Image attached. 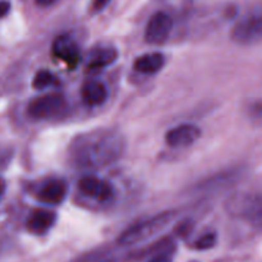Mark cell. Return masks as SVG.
Wrapping results in <instances>:
<instances>
[{
	"instance_id": "obj_2",
	"label": "cell",
	"mask_w": 262,
	"mask_h": 262,
	"mask_svg": "<svg viewBox=\"0 0 262 262\" xmlns=\"http://www.w3.org/2000/svg\"><path fill=\"white\" fill-rule=\"evenodd\" d=\"M174 217H176L174 211H164L142 222L136 223L122 232V234L118 237V243L120 246H135L146 242L163 232L173 222Z\"/></svg>"
},
{
	"instance_id": "obj_11",
	"label": "cell",
	"mask_w": 262,
	"mask_h": 262,
	"mask_svg": "<svg viewBox=\"0 0 262 262\" xmlns=\"http://www.w3.org/2000/svg\"><path fill=\"white\" fill-rule=\"evenodd\" d=\"M68 193V186L61 179H51L45 182L38 188L37 197L40 201L48 205H59L66 200Z\"/></svg>"
},
{
	"instance_id": "obj_16",
	"label": "cell",
	"mask_w": 262,
	"mask_h": 262,
	"mask_svg": "<svg viewBox=\"0 0 262 262\" xmlns=\"http://www.w3.org/2000/svg\"><path fill=\"white\" fill-rule=\"evenodd\" d=\"M56 82V78L54 77V74L51 72L45 71H38L37 73L35 74L32 79V86L35 87L36 90H45L49 89V87L54 86Z\"/></svg>"
},
{
	"instance_id": "obj_3",
	"label": "cell",
	"mask_w": 262,
	"mask_h": 262,
	"mask_svg": "<svg viewBox=\"0 0 262 262\" xmlns=\"http://www.w3.org/2000/svg\"><path fill=\"white\" fill-rule=\"evenodd\" d=\"M230 38L238 45L251 46L262 41V3L248 8L234 23Z\"/></svg>"
},
{
	"instance_id": "obj_10",
	"label": "cell",
	"mask_w": 262,
	"mask_h": 262,
	"mask_svg": "<svg viewBox=\"0 0 262 262\" xmlns=\"http://www.w3.org/2000/svg\"><path fill=\"white\" fill-rule=\"evenodd\" d=\"M241 170L238 169H230V170H224L223 173L214 174V176L209 177L205 181L200 182L196 186L194 191L199 193H207V192L215 191V189L227 188V187L232 186L235 182L239 179Z\"/></svg>"
},
{
	"instance_id": "obj_5",
	"label": "cell",
	"mask_w": 262,
	"mask_h": 262,
	"mask_svg": "<svg viewBox=\"0 0 262 262\" xmlns=\"http://www.w3.org/2000/svg\"><path fill=\"white\" fill-rule=\"evenodd\" d=\"M67 110L68 104L60 94H46L35 97L27 106L28 115L36 120L56 119L63 117Z\"/></svg>"
},
{
	"instance_id": "obj_21",
	"label": "cell",
	"mask_w": 262,
	"mask_h": 262,
	"mask_svg": "<svg viewBox=\"0 0 262 262\" xmlns=\"http://www.w3.org/2000/svg\"><path fill=\"white\" fill-rule=\"evenodd\" d=\"M56 2L58 0H36L37 5H40V7H50V5L55 4Z\"/></svg>"
},
{
	"instance_id": "obj_9",
	"label": "cell",
	"mask_w": 262,
	"mask_h": 262,
	"mask_svg": "<svg viewBox=\"0 0 262 262\" xmlns=\"http://www.w3.org/2000/svg\"><path fill=\"white\" fill-rule=\"evenodd\" d=\"M56 214L51 210L37 209L33 210L27 217L26 222V228L30 233L36 235H43L55 225Z\"/></svg>"
},
{
	"instance_id": "obj_6",
	"label": "cell",
	"mask_w": 262,
	"mask_h": 262,
	"mask_svg": "<svg viewBox=\"0 0 262 262\" xmlns=\"http://www.w3.org/2000/svg\"><path fill=\"white\" fill-rule=\"evenodd\" d=\"M173 30V19L165 12H156L151 15L145 28V41L150 45H163L168 41Z\"/></svg>"
},
{
	"instance_id": "obj_17",
	"label": "cell",
	"mask_w": 262,
	"mask_h": 262,
	"mask_svg": "<svg viewBox=\"0 0 262 262\" xmlns=\"http://www.w3.org/2000/svg\"><path fill=\"white\" fill-rule=\"evenodd\" d=\"M216 242H217L216 233L209 232V233H205V234H202L201 237L197 238V239L193 242V245H192V247H193L196 251H207V250H211L212 247H215Z\"/></svg>"
},
{
	"instance_id": "obj_15",
	"label": "cell",
	"mask_w": 262,
	"mask_h": 262,
	"mask_svg": "<svg viewBox=\"0 0 262 262\" xmlns=\"http://www.w3.org/2000/svg\"><path fill=\"white\" fill-rule=\"evenodd\" d=\"M165 55L159 51L146 53L136 58L133 68L141 74H155L160 72L165 66Z\"/></svg>"
},
{
	"instance_id": "obj_8",
	"label": "cell",
	"mask_w": 262,
	"mask_h": 262,
	"mask_svg": "<svg viewBox=\"0 0 262 262\" xmlns=\"http://www.w3.org/2000/svg\"><path fill=\"white\" fill-rule=\"evenodd\" d=\"M77 187L83 196L96 201H107L113 197L112 184L96 176L82 177Z\"/></svg>"
},
{
	"instance_id": "obj_18",
	"label": "cell",
	"mask_w": 262,
	"mask_h": 262,
	"mask_svg": "<svg viewBox=\"0 0 262 262\" xmlns=\"http://www.w3.org/2000/svg\"><path fill=\"white\" fill-rule=\"evenodd\" d=\"M110 2H112V0H92L91 5H90V10H91L92 13L101 12V10H104L105 8H106V5L109 4Z\"/></svg>"
},
{
	"instance_id": "obj_13",
	"label": "cell",
	"mask_w": 262,
	"mask_h": 262,
	"mask_svg": "<svg viewBox=\"0 0 262 262\" xmlns=\"http://www.w3.org/2000/svg\"><path fill=\"white\" fill-rule=\"evenodd\" d=\"M118 59V50L114 46L100 45L90 51L87 56V67L91 69H102L114 64Z\"/></svg>"
},
{
	"instance_id": "obj_14",
	"label": "cell",
	"mask_w": 262,
	"mask_h": 262,
	"mask_svg": "<svg viewBox=\"0 0 262 262\" xmlns=\"http://www.w3.org/2000/svg\"><path fill=\"white\" fill-rule=\"evenodd\" d=\"M81 96L87 106H100L107 100V89L102 82L90 79L84 82L82 86Z\"/></svg>"
},
{
	"instance_id": "obj_1",
	"label": "cell",
	"mask_w": 262,
	"mask_h": 262,
	"mask_svg": "<svg viewBox=\"0 0 262 262\" xmlns=\"http://www.w3.org/2000/svg\"><path fill=\"white\" fill-rule=\"evenodd\" d=\"M127 148L124 136L112 128H100L76 136L69 143L68 160L79 170H99L118 163Z\"/></svg>"
},
{
	"instance_id": "obj_7",
	"label": "cell",
	"mask_w": 262,
	"mask_h": 262,
	"mask_svg": "<svg viewBox=\"0 0 262 262\" xmlns=\"http://www.w3.org/2000/svg\"><path fill=\"white\" fill-rule=\"evenodd\" d=\"M202 130L192 123H183L170 128L165 135L166 145L173 148H184L192 146L201 138Z\"/></svg>"
},
{
	"instance_id": "obj_12",
	"label": "cell",
	"mask_w": 262,
	"mask_h": 262,
	"mask_svg": "<svg viewBox=\"0 0 262 262\" xmlns=\"http://www.w3.org/2000/svg\"><path fill=\"white\" fill-rule=\"evenodd\" d=\"M53 53L69 67H74L79 61L78 46L68 36H60L54 41Z\"/></svg>"
},
{
	"instance_id": "obj_4",
	"label": "cell",
	"mask_w": 262,
	"mask_h": 262,
	"mask_svg": "<svg viewBox=\"0 0 262 262\" xmlns=\"http://www.w3.org/2000/svg\"><path fill=\"white\" fill-rule=\"evenodd\" d=\"M228 210L253 227L262 229V192L234 196L228 201Z\"/></svg>"
},
{
	"instance_id": "obj_22",
	"label": "cell",
	"mask_w": 262,
	"mask_h": 262,
	"mask_svg": "<svg viewBox=\"0 0 262 262\" xmlns=\"http://www.w3.org/2000/svg\"><path fill=\"white\" fill-rule=\"evenodd\" d=\"M4 192H5V182L0 178V200H2Z\"/></svg>"
},
{
	"instance_id": "obj_23",
	"label": "cell",
	"mask_w": 262,
	"mask_h": 262,
	"mask_svg": "<svg viewBox=\"0 0 262 262\" xmlns=\"http://www.w3.org/2000/svg\"><path fill=\"white\" fill-rule=\"evenodd\" d=\"M191 262H197V261H191Z\"/></svg>"
},
{
	"instance_id": "obj_20",
	"label": "cell",
	"mask_w": 262,
	"mask_h": 262,
	"mask_svg": "<svg viewBox=\"0 0 262 262\" xmlns=\"http://www.w3.org/2000/svg\"><path fill=\"white\" fill-rule=\"evenodd\" d=\"M10 3L7 0H0V19L9 13Z\"/></svg>"
},
{
	"instance_id": "obj_19",
	"label": "cell",
	"mask_w": 262,
	"mask_h": 262,
	"mask_svg": "<svg viewBox=\"0 0 262 262\" xmlns=\"http://www.w3.org/2000/svg\"><path fill=\"white\" fill-rule=\"evenodd\" d=\"M170 251L171 248H169V250L161 251V252L156 253V255L152 256V258H151L150 262H171Z\"/></svg>"
}]
</instances>
